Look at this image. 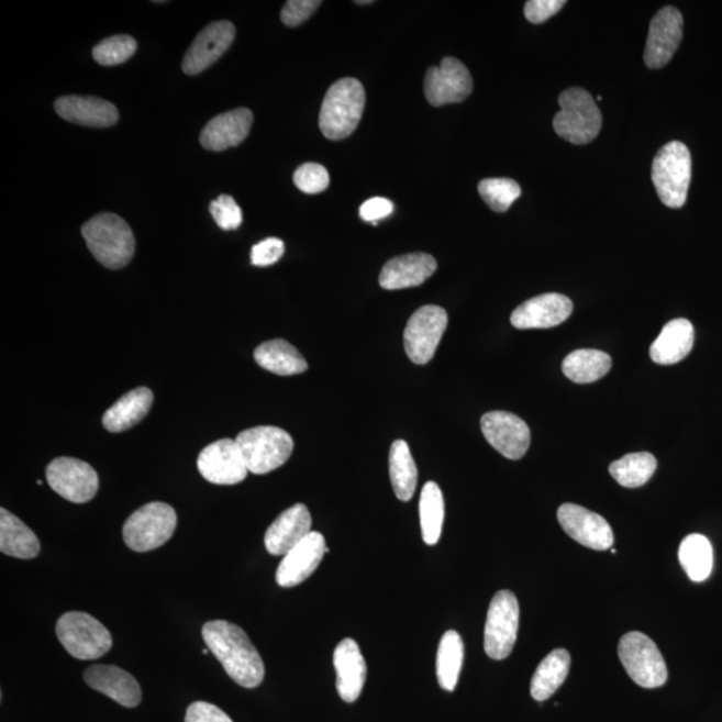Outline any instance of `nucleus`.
Returning a JSON list of instances; mask_svg holds the SVG:
<instances>
[{
  "label": "nucleus",
  "mask_w": 722,
  "mask_h": 722,
  "mask_svg": "<svg viewBox=\"0 0 722 722\" xmlns=\"http://www.w3.org/2000/svg\"><path fill=\"white\" fill-rule=\"evenodd\" d=\"M202 638L226 675L240 687L253 689L264 681L263 658L243 629L232 622L215 620L203 625Z\"/></svg>",
  "instance_id": "f257e3e1"
},
{
  "label": "nucleus",
  "mask_w": 722,
  "mask_h": 722,
  "mask_svg": "<svg viewBox=\"0 0 722 722\" xmlns=\"http://www.w3.org/2000/svg\"><path fill=\"white\" fill-rule=\"evenodd\" d=\"M366 107V90L360 80L343 78L331 86L321 104L319 125L331 141L349 137L356 131Z\"/></svg>",
  "instance_id": "f03ea898"
},
{
  "label": "nucleus",
  "mask_w": 722,
  "mask_h": 722,
  "mask_svg": "<svg viewBox=\"0 0 722 722\" xmlns=\"http://www.w3.org/2000/svg\"><path fill=\"white\" fill-rule=\"evenodd\" d=\"M91 255L109 269L125 268L135 251L134 234L127 222L114 213H100L82 226Z\"/></svg>",
  "instance_id": "7ed1b4c3"
},
{
  "label": "nucleus",
  "mask_w": 722,
  "mask_h": 722,
  "mask_svg": "<svg viewBox=\"0 0 722 722\" xmlns=\"http://www.w3.org/2000/svg\"><path fill=\"white\" fill-rule=\"evenodd\" d=\"M652 180L664 206L682 208L692 180V157L687 145L675 141L662 147L653 160Z\"/></svg>",
  "instance_id": "20e7f679"
},
{
  "label": "nucleus",
  "mask_w": 722,
  "mask_h": 722,
  "mask_svg": "<svg viewBox=\"0 0 722 722\" xmlns=\"http://www.w3.org/2000/svg\"><path fill=\"white\" fill-rule=\"evenodd\" d=\"M559 107L553 127L560 138L573 145H586L597 138L602 115L590 92L581 88L567 89L559 96Z\"/></svg>",
  "instance_id": "39448f33"
},
{
  "label": "nucleus",
  "mask_w": 722,
  "mask_h": 722,
  "mask_svg": "<svg viewBox=\"0 0 722 722\" xmlns=\"http://www.w3.org/2000/svg\"><path fill=\"white\" fill-rule=\"evenodd\" d=\"M236 442L249 473L264 475L277 470L291 458L292 436L274 425H260L240 432Z\"/></svg>",
  "instance_id": "423d86ee"
},
{
  "label": "nucleus",
  "mask_w": 722,
  "mask_h": 722,
  "mask_svg": "<svg viewBox=\"0 0 722 722\" xmlns=\"http://www.w3.org/2000/svg\"><path fill=\"white\" fill-rule=\"evenodd\" d=\"M177 527V514L168 503L152 502L134 511L123 524V541L131 551L147 553L164 546Z\"/></svg>",
  "instance_id": "0eeeda50"
},
{
  "label": "nucleus",
  "mask_w": 722,
  "mask_h": 722,
  "mask_svg": "<svg viewBox=\"0 0 722 722\" xmlns=\"http://www.w3.org/2000/svg\"><path fill=\"white\" fill-rule=\"evenodd\" d=\"M57 637L66 652L78 659H98L113 646L102 623L88 613L69 612L57 622Z\"/></svg>",
  "instance_id": "6e6552de"
},
{
  "label": "nucleus",
  "mask_w": 722,
  "mask_h": 722,
  "mask_svg": "<svg viewBox=\"0 0 722 722\" xmlns=\"http://www.w3.org/2000/svg\"><path fill=\"white\" fill-rule=\"evenodd\" d=\"M619 656L629 677L642 688H659L668 680V668L662 652L644 633L631 632L623 635Z\"/></svg>",
  "instance_id": "1a4fd4ad"
},
{
  "label": "nucleus",
  "mask_w": 722,
  "mask_h": 722,
  "mask_svg": "<svg viewBox=\"0 0 722 722\" xmlns=\"http://www.w3.org/2000/svg\"><path fill=\"white\" fill-rule=\"evenodd\" d=\"M520 629V603L514 592L498 591L490 603L485 627V652L497 662L508 658L514 649Z\"/></svg>",
  "instance_id": "9d476101"
},
{
  "label": "nucleus",
  "mask_w": 722,
  "mask_h": 722,
  "mask_svg": "<svg viewBox=\"0 0 722 722\" xmlns=\"http://www.w3.org/2000/svg\"><path fill=\"white\" fill-rule=\"evenodd\" d=\"M447 324L442 307L424 306L412 314L404 331V348L412 363L424 366L434 357Z\"/></svg>",
  "instance_id": "9b49d317"
},
{
  "label": "nucleus",
  "mask_w": 722,
  "mask_h": 722,
  "mask_svg": "<svg viewBox=\"0 0 722 722\" xmlns=\"http://www.w3.org/2000/svg\"><path fill=\"white\" fill-rule=\"evenodd\" d=\"M46 478L58 496L73 503L90 502L100 487V478L89 463L65 456L47 466Z\"/></svg>",
  "instance_id": "f8f14e48"
},
{
  "label": "nucleus",
  "mask_w": 722,
  "mask_h": 722,
  "mask_svg": "<svg viewBox=\"0 0 722 722\" xmlns=\"http://www.w3.org/2000/svg\"><path fill=\"white\" fill-rule=\"evenodd\" d=\"M474 84L470 71L459 59L446 57L440 67H430L424 78V95L432 107L459 103L470 97Z\"/></svg>",
  "instance_id": "ddd939ff"
},
{
  "label": "nucleus",
  "mask_w": 722,
  "mask_h": 722,
  "mask_svg": "<svg viewBox=\"0 0 722 722\" xmlns=\"http://www.w3.org/2000/svg\"><path fill=\"white\" fill-rule=\"evenodd\" d=\"M486 441L504 458L520 460L526 455L532 434L526 423L514 413L492 411L485 413L480 421Z\"/></svg>",
  "instance_id": "4468645a"
},
{
  "label": "nucleus",
  "mask_w": 722,
  "mask_h": 722,
  "mask_svg": "<svg viewBox=\"0 0 722 722\" xmlns=\"http://www.w3.org/2000/svg\"><path fill=\"white\" fill-rule=\"evenodd\" d=\"M197 467L203 479L220 486L238 485L249 473L236 440L209 444L199 455Z\"/></svg>",
  "instance_id": "2eb2a0df"
},
{
  "label": "nucleus",
  "mask_w": 722,
  "mask_h": 722,
  "mask_svg": "<svg viewBox=\"0 0 722 722\" xmlns=\"http://www.w3.org/2000/svg\"><path fill=\"white\" fill-rule=\"evenodd\" d=\"M558 521L566 534L585 547L603 552L613 545V530L608 521L582 506L562 504L558 510Z\"/></svg>",
  "instance_id": "dca6fc26"
},
{
  "label": "nucleus",
  "mask_w": 722,
  "mask_h": 722,
  "mask_svg": "<svg viewBox=\"0 0 722 722\" xmlns=\"http://www.w3.org/2000/svg\"><path fill=\"white\" fill-rule=\"evenodd\" d=\"M684 34L681 12L671 5L653 18L645 48V64L649 69H662L680 46Z\"/></svg>",
  "instance_id": "f3484780"
},
{
  "label": "nucleus",
  "mask_w": 722,
  "mask_h": 722,
  "mask_svg": "<svg viewBox=\"0 0 722 722\" xmlns=\"http://www.w3.org/2000/svg\"><path fill=\"white\" fill-rule=\"evenodd\" d=\"M234 36H236V27L230 21L208 24L185 54L184 73L188 76H196V74L207 70L232 46Z\"/></svg>",
  "instance_id": "a211bd4d"
},
{
  "label": "nucleus",
  "mask_w": 722,
  "mask_h": 722,
  "mask_svg": "<svg viewBox=\"0 0 722 722\" xmlns=\"http://www.w3.org/2000/svg\"><path fill=\"white\" fill-rule=\"evenodd\" d=\"M326 553H330V548L325 545L323 534L311 532L291 552L284 555L276 571L277 585L281 588H293L307 581L318 570Z\"/></svg>",
  "instance_id": "6ab92c4d"
},
{
  "label": "nucleus",
  "mask_w": 722,
  "mask_h": 722,
  "mask_svg": "<svg viewBox=\"0 0 722 722\" xmlns=\"http://www.w3.org/2000/svg\"><path fill=\"white\" fill-rule=\"evenodd\" d=\"M573 313V302L565 295L545 293L524 301L511 314L516 330H547L565 323Z\"/></svg>",
  "instance_id": "aec40b11"
},
{
  "label": "nucleus",
  "mask_w": 722,
  "mask_h": 722,
  "mask_svg": "<svg viewBox=\"0 0 722 722\" xmlns=\"http://www.w3.org/2000/svg\"><path fill=\"white\" fill-rule=\"evenodd\" d=\"M84 680L91 689L110 697L122 707L135 708L142 700L138 681L119 666L92 665L85 670Z\"/></svg>",
  "instance_id": "412c9836"
},
{
  "label": "nucleus",
  "mask_w": 722,
  "mask_h": 722,
  "mask_svg": "<svg viewBox=\"0 0 722 722\" xmlns=\"http://www.w3.org/2000/svg\"><path fill=\"white\" fill-rule=\"evenodd\" d=\"M312 518L306 504H295L277 518L265 533V547L270 555H286L311 533Z\"/></svg>",
  "instance_id": "4be33fe9"
},
{
  "label": "nucleus",
  "mask_w": 722,
  "mask_h": 722,
  "mask_svg": "<svg viewBox=\"0 0 722 722\" xmlns=\"http://www.w3.org/2000/svg\"><path fill=\"white\" fill-rule=\"evenodd\" d=\"M253 113L249 109L241 108L226 111L203 127L200 142L203 149L211 152H224L241 144L252 129Z\"/></svg>",
  "instance_id": "5701e85b"
},
{
  "label": "nucleus",
  "mask_w": 722,
  "mask_h": 722,
  "mask_svg": "<svg viewBox=\"0 0 722 722\" xmlns=\"http://www.w3.org/2000/svg\"><path fill=\"white\" fill-rule=\"evenodd\" d=\"M333 665L337 675L338 696L345 702H355L359 699L367 680L366 659L355 640L345 638L337 645L333 653Z\"/></svg>",
  "instance_id": "b1692460"
},
{
  "label": "nucleus",
  "mask_w": 722,
  "mask_h": 722,
  "mask_svg": "<svg viewBox=\"0 0 722 722\" xmlns=\"http://www.w3.org/2000/svg\"><path fill=\"white\" fill-rule=\"evenodd\" d=\"M437 269L434 257L427 253H410L393 257L381 269L379 282L387 291L422 286Z\"/></svg>",
  "instance_id": "393cba45"
},
{
  "label": "nucleus",
  "mask_w": 722,
  "mask_h": 722,
  "mask_svg": "<svg viewBox=\"0 0 722 722\" xmlns=\"http://www.w3.org/2000/svg\"><path fill=\"white\" fill-rule=\"evenodd\" d=\"M55 111L60 119L89 127L114 126L120 119L113 103L97 97H60L55 101Z\"/></svg>",
  "instance_id": "a878e982"
},
{
  "label": "nucleus",
  "mask_w": 722,
  "mask_h": 722,
  "mask_svg": "<svg viewBox=\"0 0 722 722\" xmlns=\"http://www.w3.org/2000/svg\"><path fill=\"white\" fill-rule=\"evenodd\" d=\"M695 344V329L687 319H676L666 324L652 344L651 357L662 366L680 363L690 354Z\"/></svg>",
  "instance_id": "bb28decb"
},
{
  "label": "nucleus",
  "mask_w": 722,
  "mask_h": 722,
  "mask_svg": "<svg viewBox=\"0 0 722 722\" xmlns=\"http://www.w3.org/2000/svg\"><path fill=\"white\" fill-rule=\"evenodd\" d=\"M153 392L149 388L140 387L123 395L110 409L104 412L103 427L113 434L127 431L144 421L153 406Z\"/></svg>",
  "instance_id": "cd10ccee"
},
{
  "label": "nucleus",
  "mask_w": 722,
  "mask_h": 722,
  "mask_svg": "<svg viewBox=\"0 0 722 722\" xmlns=\"http://www.w3.org/2000/svg\"><path fill=\"white\" fill-rule=\"evenodd\" d=\"M0 552L20 559H34L41 553L38 536L5 509H0Z\"/></svg>",
  "instance_id": "c85d7f7f"
},
{
  "label": "nucleus",
  "mask_w": 722,
  "mask_h": 722,
  "mask_svg": "<svg viewBox=\"0 0 722 722\" xmlns=\"http://www.w3.org/2000/svg\"><path fill=\"white\" fill-rule=\"evenodd\" d=\"M255 360L267 371L281 376L300 375L308 369L304 356L282 338L258 345L255 351Z\"/></svg>",
  "instance_id": "c756f323"
},
{
  "label": "nucleus",
  "mask_w": 722,
  "mask_h": 722,
  "mask_svg": "<svg viewBox=\"0 0 722 722\" xmlns=\"http://www.w3.org/2000/svg\"><path fill=\"white\" fill-rule=\"evenodd\" d=\"M570 663V654L566 649H555L543 658L532 680L533 699L536 701L551 699L569 675Z\"/></svg>",
  "instance_id": "7c9ffc66"
},
{
  "label": "nucleus",
  "mask_w": 722,
  "mask_h": 722,
  "mask_svg": "<svg viewBox=\"0 0 722 722\" xmlns=\"http://www.w3.org/2000/svg\"><path fill=\"white\" fill-rule=\"evenodd\" d=\"M612 369V357L597 349H578L571 352L562 363V371L578 385H588L607 376Z\"/></svg>",
  "instance_id": "2f4dec72"
},
{
  "label": "nucleus",
  "mask_w": 722,
  "mask_h": 722,
  "mask_svg": "<svg viewBox=\"0 0 722 722\" xmlns=\"http://www.w3.org/2000/svg\"><path fill=\"white\" fill-rule=\"evenodd\" d=\"M465 658V644L459 633L448 631L443 634L436 656V676L441 688L454 692L458 685Z\"/></svg>",
  "instance_id": "473e14b6"
},
{
  "label": "nucleus",
  "mask_w": 722,
  "mask_h": 722,
  "mask_svg": "<svg viewBox=\"0 0 722 722\" xmlns=\"http://www.w3.org/2000/svg\"><path fill=\"white\" fill-rule=\"evenodd\" d=\"M390 477L395 496L401 502H409L415 493L418 468L409 444L406 441L392 443L390 452Z\"/></svg>",
  "instance_id": "72a5a7b5"
},
{
  "label": "nucleus",
  "mask_w": 722,
  "mask_h": 722,
  "mask_svg": "<svg viewBox=\"0 0 722 722\" xmlns=\"http://www.w3.org/2000/svg\"><path fill=\"white\" fill-rule=\"evenodd\" d=\"M678 558L688 577L702 582L713 570V548L711 542L701 534H690L681 542Z\"/></svg>",
  "instance_id": "f704fd0d"
},
{
  "label": "nucleus",
  "mask_w": 722,
  "mask_h": 722,
  "mask_svg": "<svg viewBox=\"0 0 722 722\" xmlns=\"http://www.w3.org/2000/svg\"><path fill=\"white\" fill-rule=\"evenodd\" d=\"M419 515L423 541L430 546L441 540L444 522V499L441 487L435 481L425 484L419 502Z\"/></svg>",
  "instance_id": "c9c22d12"
},
{
  "label": "nucleus",
  "mask_w": 722,
  "mask_h": 722,
  "mask_svg": "<svg viewBox=\"0 0 722 722\" xmlns=\"http://www.w3.org/2000/svg\"><path fill=\"white\" fill-rule=\"evenodd\" d=\"M657 460L649 453H634L623 456L610 465L612 477L627 489H637L651 480L656 473Z\"/></svg>",
  "instance_id": "e433bc0d"
},
{
  "label": "nucleus",
  "mask_w": 722,
  "mask_h": 722,
  "mask_svg": "<svg viewBox=\"0 0 722 722\" xmlns=\"http://www.w3.org/2000/svg\"><path fill=\"white\" fill-rule=\"evenodd\" d=\"M478 191L487 206L498 213L508 212L522 195L520 185L510 178H487L479 182Z\"/></svg>",
  "instance_id": "4c0bfd02"
},
{
  "label": "nucleus",
  "mask_w": 722,
  "mask_h": 722,
  "mask_svg": "<svg viewBox=\"0 0 722 722\" xmlns=\"http://www.w3.org/2000/svg\"><path fill=\"white\" fill-rule=\"evenodd\" d=\"M137 52V42L131 35H114L103 40L92 51L97 64L116 66L125 64Z\"/></svg>",
  "instance_id": "58836bf2"
},
{
  "label": "nucleus",
  "mask_w": 722,
  "mask_h": 722,
  "mask_svg": "<svg viewBox=\"0 0 722 722\" xmlns=\"http://www.w3.org/2000/svg\"><path fill=\"white\" fill-rule=\"evenodd\" d=\"M293 182L307 195H318L330 187V173L323 165L308 163L295 171Z\"/></svg>",
  "instance_id": "ea45409f"
},
{
  "label": "nucleus",
  "mask_w": 722,
  "mask_h": 722,
  "mask_svg": "<svg viewBox=\"0 0 722 722\" xmlns=\"http://www.w3.org/2000/svg\"><path fill=\"white\" fill-rule=\"evenodd\" d=\"M209 211L222 231H236L243 224V211L231 196H220L218 200L212 201Z\"/></svg>",
  "instance_id": "a19ab883"
},
{
  "label": "nucleus",
  "mask_w": 722,
  "mask_h": 722,
  "mask_svg": "<svg viewBox=\"0 0 722 722\" xmlns=\"http://www.w3.org/2000/svg\"><path fill=\"white\" fill-rule=\"evenodd\" d=\"M321 3L320 0H289L281 10V22L288 27H298L310 20Z\"/></svg>",
  "instance_id": "79ce46f5"
},
{
  "label": "nucleus",
  "mask_w": 722,
  "mask_h": 722,
  "mask_svg": "<svg viewBox=\"0 0 722 722\" xmlns=\"http://www.w3.org/2000/svg\"><path fill=\"white\" fill-rule=\"evenodd\" d=\"M284 252H286V245H284L282 241L270 237L253 246L251 260L256 267H269V265H274L280 260Z\"/></svg>",
  "instance_id": "37998d69"
},
{
  "label": "nucleus",
  "mask_w": 722,
  "mask_h": 722,
  "mask_svg": "<svg viewBox=\"0 0 722 722\" xmlns=\"http://www.w3.org/2000/svg\"><path fill=\"white\" fill-rule=\"evenodd\" d=\"M565 4L564 0H530L524 5V16L529 22L540 24L551 20Z\"/></svg>",
  "instance_id": "c03bdc74"
},
{
  "label": "nucleus",
  "mask_w": 722,
  "mask_h": 722,
  "mask_svg": "<svg viewBox=\"0 0 722 722\" xmlns=\"http://www.w3.org/2000/svg\"><path fill=\"white\" fill-rule=\"evenodd\" d=\"M185 722H233L230 715L213 703L197 701L189 706Z\"/></svg>",
  "instance_id": "a18cd8bd"
},
{
  "label": "nucleus",
  "mask_w": 722,
  "mask_h": 722,
  "mask_svg": "<svg viewBox=\"0 0 722 722\" xmlns=\"http://www.w3.org/2000/svg\"><path fill=\"white\" fill-rule=\"evenodd\" d=\"M393 212V203L385 197H374L360 207V218L367 222L378 224V221L387 219Z\"/></svg>",
  "instance_id": "49530a36"
},
{
  "label": "nucleus",
  "mask_w": 722,
  "mask_h": 722,
  "mask_svg": "<svg viewBox=\"0 0 722 722\" xmlns=\"http://www.w3.org/2000/svg\"><path fill=\"white\" fill-rule=\"evenodd\" d=\"M357 4H371L374 3L373 0H357Z\"/></svg>",
  "instance_id": "de8ad7c7"
}]
</instances>
